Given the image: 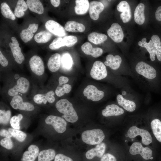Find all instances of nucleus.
<instances>
[{"label": "nucleus", "mask_w": 161, "mask_h": 161, "mask_svg": "<svg viewBox=\"0 0 161 161\" xmlns=\"http://www.w3.org/2000/svg\"><path fill=\"white\" fill-rule=\"evenodd\" d=\"M55 107L59 112L63 114L62 117L67 121L74 123L78 120V116L72 104L67 99L59 100L56 103Z\"/></svg>", "instance_id": "f257e3e1"}, {"label": "nucleus", "mask_w": 161, "mask_h": 161, "mask_svg": "<svg viewBox=\"0 0 161 161\" xmlns=\"http://www.w3.org/2000/svg\"><path fill=\"white\" fill-rule=\"evenodd\" d=\"M105 138L103 131L98 129L84 131L81 134L82 141L90 145H97L101 143Z\"/></svg>", "instance_id": "f03ea898"}, {"label": "nucleus", "mask_w": 161, "mask_h": 161, "mask_svg": "<svg viewBox=\"0 0 161 161\" xmlns=\"http://www.w3.org/2000/svg\"><path fill=\"white\" fill-rule=\"evenodd\" d=\"M128 136L133 139L136 136L140 135L141 137L142 143L145 145H148L152 141V139L150 133L147 130L139 128L133 126L129 129L127 132Z\"/></svg>", "instance_id": "7ed1b4c3"}, {"label": "nucleus", "mask_w": 161, "mask_h": 161, "mask_svg": "<svg viewBox=\"0 0 161 161\" xmlns=\"http://www.w3.org/2000/svg\"><path fill=\"white\" fill-rule=\"evenodd\" d=\"M135 70L138 74L148 79H154L157 76V73L156 69L143 61H140L137 64Z\"/></svg>", "instance_id": "20e7f679"}, {"label": "nucleus", "mask_w": 161, "mask_h": 161, "mask_svg": "<svg viewBox=\"0 0 161 161\" xmlns=\"http://www.w3.org/2000/svg\"><path fill=\"white\" fill-rule=\"evenodd\" d=\"M45 123L52 125L58 133H62L66 129L67 123L61 117L55 115H49L45 120Z\"/></svg>", "instance_id": "39448f33"}, {"label": "nucleus", "mask_w": 161, "mask_h": 161, "mask_svg": "<svg viewBox=\"0 0 161 161\" xmlns=\"http://www.w3.org/2000/svg\"><path fill=\"white\" fill-rule=\"evenodd\" d=\"M30 85L28 80L24 77H20L17 80L16 85L8 90V94L9 95L13 97L18 95L19 93H25L28 91Z\"/></svg>", "instance_id": "423d86ee"}, {"label": "nucleus", "mask_w": 161, "mask_h": 161, "mask_svg": "<svg viewBox=\"0 0 161 161\" xmlns=\"http://www.w3.org/2000/svg\"><path fill=\"white\" fill-rule=\"evenodd\" d=\"M90 75L92 78L97 80L104 78L107 75L105 65L101 61H95L91 70Z\"/></svg>", "instance_id": "0eeeda50"}, {"label": "nucleus", "mask_w": 161, "mask_h": 161, "mask_svg": "<svg viewBox=\"0 0 161 161\" xmlns=\"http://www.w3.org/2000/svg\"><path fill=\"white\" fill-rule=\"evenodd\" d=\"M129 152L132 155L140 154L145 160H148L152 157V151L148 147H143L141 144L138 142L133 143L129 149Z\"/></svg>", "instance_id": "6e6552de"}, {"label": "nucleus", "mask_w": 161, "mask_h": 161, "mask_svg": "<svg viewBox=\"0 0 161 161\" xmlns=\"http://www.w3.org/2000/svg\"><path fill=\"white\" fill-rule=\"evenodd\" d=\"M10 105L14 109L21 110L31 111L35 109L32 104L28 102H24L22 97L18 95L13 97Z\"/></svg>", "instance_id": "1a4fd4ad"}, {"label": "nucleus", "mask_w": 161, "mask_h": 161, "mask_svg": "<svg viewBox=\"0 0 161 161\" xmlns=\"http://www.w3.org/2000/svg\"><path fill=\"white\" fill-rule=\"evenodd\" d=\"M83 94L88 100L94 101H98L102 99L104 95V92L99 90L92 85H88L84 89Z\"/></svg>", "instance_id": "9d476101"}, {"label": "nucleus", "mask_w": 161, "mask_h": 161, "mask_svg": "<svg viewBox=\"0 0 161 161\" xmlns=\"http://www.w3.org/2000/svg\"><path fill=\"white\" fill-rule=\"evenodd\" d=\"M29 64L31 71L38 76L42 75L44 72V66L41 58L37 55L32 56L29 61Z\"/></svg>", "instance_id": "9b49d317"}, {"label": "nucleus", "mask_w": 161, "mask_h": 161, "mask_svg": "<svg viewBox=\"0 0 161 161\" xmlns=\"http://www.w3.org/2000/svg\"><path fill=\"white\" fill-rule=\"evenodd\" d=\"M109 36L115 42H121L123 38L124 34L121 26L117 23L112 24L108 30Z\"/></svg>", "instance_id": "f8f14e48"}, {"label": "nucleus", "mask_w": 161, "mask_h": 161, "mask_svg": "<svg viewBox=\"0 0 161 161\" xmlns=\"http://www.w3.org/2000/svg\"><path fill=\"white\" fill-rule=\"evenodd\" d=\"M45 27L49 31L58 36L62 37L66 34L64 28L54 20L48 21L45 24Z\"/></svg>", "instance_id": "ddd939ff"}, {"label": "nucleus", "mask_w": 161, "mask_h": 161, "mask_svg": "<svg viewBox=\"0 0 161 161\" xmlns=\"http://www.w3.org/2000/svg\"><path fill=\"white\" fill-rule=\"evenodd\" d=\"M12 42L9 43L13 56L15 61L18 64H21L24 60V57L21 52V49L16 38L13 37L11 38Z\"/></svg>", "instance_id": "4468645a"}, {"label": "nucleus", "mask_w": 161, "mask_h": 161, "mask_svg": "<svg viewBox=\"0 0 161 161\" xmlns=\"http://www.w3.org/2000/svg\"><path fill=\"white\" fill-rule=\"evenodd\" d=\"M117 10L122 12L120 17L123 22L126 23L128 22L131 17L130 7L128 3L126 1L120 2L117 6Z\"/></svg>", "instance_id": "2eb2a0df"}, {"label": "nucleus", "mask_w": 161, "mask_h": 161, "mask_svg": "<svg viewBox=\"0 0 161 161\" xmlns=\"http://www.w3.org/2000/svg\"><path fill=\"white\" fill-rule=\"evenodd\" d=\"M104 6L100 2L93 1L89 4V13L91 19L97 20L100 13L103 10Z\"/></svg>", "instance_id": "dca6fc26"}, {"label": "nucleus", "mask_w": 161, "mask_h": 161, "mask_svg": "<svg viewBox=\"0 0 161 161\" xmlns=\"http://www.w3.org/2000/svg\"><path fill=\"white\" fill-rule=\"evenodd\" d=\"M106 147L105 143L101 142L97 144L95 148L88 151L86 154V157L89 160H91L95 156L101 157L105 152Z\"/></svg>", "instance_id": "f3484780"}, {"label": "nucleus", "mask_w": 161, "mask_h": 161, "mask_svg": "<svg viewBox=\"0 0 161 161\" xmlns=\"http://www.w3.org/2000/svg\"><path fill=\"white\" fill-rule=\"evenodd\" d=\"M39 151V148L37 146L30 145L28 147V150L24 153L21 160L22 161H35L38 156Z\"/></svg>", "instance_id": "a211bd4d"}, {"label": "nucleus", "mask_w": 161, "mask_h": 161, "mask_svg": "<svg viewBox=\"0 0 161 161\" xmlns=\"http://www.w3.org/2000/svg\"><path fill=\"white\" fill-rule=\"evenodd\" d=\"M38 24L35 23L30 24L28 27L22 30L20 36L22 40L25 43L30 41L32 38L34 34L38 28Z\"/></svg>", "instance_id": "6ab92c4d"}, {"label": "nucleus", "mask_w": 161, "mask_h": 161, "mask_svg": "<svg viewBox=\"0 0 161 161\" xmlns=\"http://www.w3.org/2000/svg\"><path fill=\"white\" fill-rule=\"evenodd\" d=\"M81 49L83 52L87 55H90L94 58L101 56L103 52L102 49L100 48H93L89 42H86L82 45Z\"/></svg>", "instance_id": "aec40b11"}, {"label": "nucleus", "mask_w": 161, "mask_h": 161, "mask_svg": "<svg viewBox=\"0 0 161 161\" xmlns=\"http://www.w3.org/2000/svg\"><path fill=\"white\" fill-rule=\"evenodd\" d=\"M124 113V111L122 109L114 104L107 105L102 111V115L106 117L119 116Z\"/></svg>", "instance_id": "412c9836"}, {"label": "nucleus", "mask_w": 161, "mask_h": 161, "mask_svg": "<svg viewBox=\"0 0 161 161\" xmlns=\"http://www.w3.org/2000/svg\"><path fill=\"white\" fill-rule=\"evenodd\" d=\"M61 58L58 53L53 54L49 58L47 62V66L50 71L55 72L59 69L61 64Z\"/></svg>", "instance_id": "4be33fe9"}, {"label": "nucleus", "mask_w": 161, "mask_h": 161, "mask_svg": "<svg viewBox=\"0 0 161 161\" xmlns=\"http://www.w3.org/2000/svg\"><path fill=\"white\" fill-rule=\"evenodd\" d=\"M138 44L141 47H145L149 53L150 58L151 60L154 61L155 59V56L156 55V49L154 43L151 40H150L149 42H146V38H143L141 41H139Z\"/></svg>", "instance_id": "5701e85b"}, {"label": "nucleus", "mask_w": 161, "mask_h": 161, "mask_svg": "<svg viewBox=\"0 0 161 161\" xmlns=\"http://www.w3.org/2000/svg\"><path fill=\"white\" fill-rule=\"evenodd\" d=\"M106 61L104 62V64L113 70L118 69L122 62L121 57L118 55L114 56L112 54L108 55L106 58Z\"/></svg>", "instance_id": "b1692460"}, {"label": "nucleus", "mask_w": 161, "mask_h": 161, "mask_svg": "<svg viewBox=\"0 0 161 161\" xmlns=\"http://www.w3.org/2000/svg\"><path fill=\"white\" fill-rule=\"evenodd\" d=\"M145 5L142 3L139 4L136 7L134 13V19L138 24H143L145 21L144 13Z\"/></svg>", "instance_id": "393cba45"}, {"label": "nucleus", "mask_w": 161, "mask_h": 161, "mask_svg": "<svg viewBox=\"0 0 161 161\" xmlns=\"http://www.w3.org/2000/svg\"><path fill=\"white\" fill-rule=\"evenodd\" d=\"M117 100L118 104L127 111L132 112L135 110L136 105L134 102L125 99L120 94L117 96Z\"/></svg>", "instance_id": "a878e982"}, {"label": "nucleus", "mask_w": 161, "mask_h": 161, "mask_svg": "<svg viewBox=\"0 0 161 161\" xmlns=\"http://www.w3.org/2000/svg\"><path fill=\"white\" fill-rule=\"evenodd\" d=\"M65 30L72 32H83L85 30V26L82 24L76 21H70L67 22L64 26Z\"/></svg>", "instance_id": "bb28decb"}, {"label": "nucleus", "mask_w": 161, "mask_h": 161, "mask_svg": "<svg viewBox=\"0 0 161 161\" xmlns=\"http://www.w3.org/2000/svg\"><path fill=\"white\" fill-rule=\"evenodd\" d=\"M75 4V11L78 15L86 13L89 8V4L87 0H76Z\"/></svg>", "instance_id": "cd10ccee"}, {"label": "nucleus", "mask_w": 161, "mask_h": 161, "mask_svg": "<svg viewBox=\"0 0 161 161\" xmlns=\"http://www.w3.org/2000/svg\"><path fill=\"white\" fill-rule=\"evenodd\" d=\"M26 3L31 11L39 14L43 13L44 7L40 0H28L27 1Z\"/></svg>", "instance_id": "c85d7f7f"}, {"label": "nucleus", "mask_w": 161, "mask_h": 161, "mask_svg": "<svg viewBox=\"0 0 161 161\" xmlns=\"http://www.w3.org/2000/svg\"><path fill=\"white\" fill-rule=\"evenodd\" d=\"M55 152L52 149H45L41 151L38 156V161H51L55 157Z\"/></svg>", "instance_id": "c756f323"}, {"label": "nucleus", "mask_w": 161, "mask_h": 161, "mask_svg": "<svg viewBox=\"0 0 161 161\" xmlns=\"http://www.w3.org/2000/svg\"><path fill=\"white\" fill-rule=\"evenodd\" d=\"M107 39V37L106 35L97 32L91 33L88 36V40L95 44H100Z\"/></svg>", "instance_id": "7c9ffc66"}, {"label": "nucleus", "mask_w": 161, "mask_h": 161, "mask_svg": "<svg viewBox=\"0 0 161 161\" xmlns=\"http://www.w3.org/2000/svg\"><path fill=\"white\" fill-rule=\"evenodd\" d=\"M27 8V4L24 0H19L15 8L14 14L17 17H21L24 15V12L26 11Z\"/></svg>", "instance_id": "2f4dec72"}, {"label": "nucleus", "mask_w": 161, "mask_h": 161, "mask_svg": "<svg viewBox=\"0 0 161 161\" xmlns=\"http://www.w3.org/2000/svg\"><path fill=\"white\" fill-rule=\"evenodd\" d=\"M151 125L155 137L161 142V121L158 119H154L151 121Z\"/></svg>", "instance_id": "473e14b6"}, {"label": "nucleus", "mask_w": 161, "mask_h": 161, "mask_svg": "<svg viewBox=\"0 0 161 161\" xmlns=\"http://www.w3.org/2000/svg\"><path fill=\"white\" fill-rule=\"evenodd\" d=\"M52 35L49 32L42 31L37 33L34 36V39L38 43H44L48 42L51 39Z\"/></svg>", "instance_id": "72a5a7b5"}, {"label": "nucleus", "mask_w": 161, "mask_h": 161, "mask_svg": "<svg viewBox=\"0 0 161 161\" xmlns=\"http://www.w3.org/2000/svg\"><path fill=\"white\" fill-rule=\"evenodd\" d=\"M0 7L1 13L3 16L12 20H14L16 19L14 14L6 3H2L1 4Z\"/></svg>", "instance_id": "f704fd0d"}, {"label": "nucleus", "mask_w": 161, "mask_h": 161, "mask_svg": "<svg viewBox=\"0 0 161 161\" xmlns=\"http://www.w3.org/2000/svg\"><path fill=\"white\" fill-rule=\"evenodd\" d=\"M61 62L64 68L69 69L73 64V61L70 55L67 53L64 54L61 58Z\"/></svg>", "instance_id": "c9c22d12"}, {"label": "nucleus", "mask_w": 161, "mask_h": 161, "mask_svg": "<svg viewBox=\"0 0 161 161\" xmlns=\"http://www.w3.org/2000/svg\"><path fill=\"white\" fill-rule=\"evenodd\" d=\"M8 131L13 137L20 142H23L27 136L25 133L18 130L9 128Z\"/></svg>", "instance_id": "e433bc0d"}, {"label": "nucleus", "mask_w": 161, "mask_h": 161, "mask_svg": "<svg viewBox=\"0 0 161 161\" xmlns=\"http://www.w3.org/2000/svg\"><path fill=\"white\" fill-rule=\"evenodd\" d=\"M151 39L156 48L157 58L159 61H161V46L160 38L157 35H154L152 36Z\"/></svg>", "instance_id": "4c0bfd02"}, {"label": "nucleus", "mask_w": 161, "mask_h": 161, "mask_svg": "<svg viewBox=\"0 0 161 161\" xmlns=\"http://www.w3.org/2000/svg\"><path fill=\"white\" fill-rule=\"evenodd\" d=\"M72 86L68 84L63 85L62 86L58 85L55 90V93L57 96L60 97L64 95L65 94H68L72 89Z\"/></svg>", "instance_id": "58836bf2"}, {"label": "nucleus", "mask_w": 161, "mask_h": 161, "mask_svg": "<svg viewBox=\"0 0 161 161\" xmlns=\"http://www.w3.org/2000/svg\"><path fill=\"white\" fill-rule=\"evenodd\" d=\"M11 115L10 110L5 111L0 110V123L1 124H7L9 121Z\"/></svg>", "instance_id": "ea45409f"}, {"label": "nucleus", "mask_w": 161, "mask_h": 161, "mask_svg": "<svg viewBox=\"0 0 161 161\" xmlns=\"http://www.w3.org/2000/svg\"><path fill=\"white\" fill-rule=\"evenodd\" d=\"M23 118V115L21 114L12 117L10 120V123L11 127L14 129H20V121Z\"/></svg>", "instance_id": "a19ab883"}, {"label": "nucleus", "mask_w": 161, "mask_h": 161, "mask_svg": "<svg viewBox=\"0 0 161 161\" xmlns=\"http://www.w3.org/2000/svg\"><path fill=\"white\" fill-rule=\"evenodd\" d=\"M65 46L63 38L58 37L55 39L52 43L49 45V48L53 50L59 49L61 47Z\"/></svg>", "instance_id": "79ce46f5"}, {"label": "nucleus", "mask_w": 161, "mask_h": 161, "mask_svg": "<svg viewBox=\"0 0 161 161\" xmlns=\"http://www.w3.org/2000/svg\"><path fill=\"white\" fill-rule=\"evenodd\" d=\"M65 46L68 47L73 46L78 41L77 38L73 35L65 36L63 38Z\"/></svg>", "instance_id": "37998d69"}, {"label": "nucleus", "mask_w": 161, "mask_h": 161, "mask_svg": "<svg viewBox=\"0 0 161 161\" xmlns=\"http://www.w3.org/2000/svg\"><path fill=\"white\" fill-rule=\"evenodd\" d=\"M1 145L7 149H11L13 147V143L10 138H4L0 142Z\"/></svg>", "instance_id": "c03bdc74"}, {"label": "nucleus", "mask_w": 161, "mask_h": 161, "mask_svg": "<svg viewBox=\"0 0 161 161\" xmlns=\"http://www.w3.org/2000/svg\"><path fill=\"white\" fill-rule=\"evenodd\" d=\"M34 102L38 104H41L43 103L46 104L47 102L45 95L37 94L35 95L33 97Z\"/></svg>", "instance_id": "a18cd8bd"}, {"label": "nucleus", "mask_w": 161, "mask_h": 161, "mask_svg": "<svg viewBox=\"0 0 161 161\" xmlns=\"http://www.w3.org/2000/svg\"><path fill=\"white\" fill-rule=\"evenodd\" d=\"M54 161H73L70 158L61 154H57L54 159Z\"/></svg>", "instance_id": "49530a36"}, {"label": "nucleus", "mask_w": 161, "mask_h": 161, "mask_svg": "<svg viewBox=\"0 0 161 161\" xmlns=\"http://www.w3.org/2000/svg\"><path fill=\"white\" fill-rule=\"evenodd\" d=\"M100 161H117V160L113 155L107 153L103 155L101 158Z\"/></svg>", "instance_id": "de8ad7c7"}, {"label": "nucleus", "mask_w": 161, "mask_h": 161, "mask_svg": "<svg viewBox=\"0 0 161 161\" xmlns=\"http://www.w3.org/2000/svg\"><path fill=\"white\" fill-rule=\"evenodd\" d=\"M54 94V92L52 90L48 91L45 94L47 102L50 103H52L54 102L55 100Z\"/></svg>", "instance_id": "09e8293b"}, {"label": "nucleus", "mask_w": 161, "mask_h": 161, "mask_svg": "<svg viewBox=\"0 0 161 161\" xmlns=\"http://www.w3.org/2000/svg\"><path fill=\"white\" fill-rule=\"evenodd\" d=\"M0 63L4 67L6 66L8 64V62L4 56L3 55L1 51H0Z\"/></svg>", "instance_id": "8fccbe9b"}, {"label": "nucleus", "mask_w": 161, "mask_h": 161, "mask_svg": "<svg viewBox=\"0 0 161 161\" xmlns=\"http://www.w3.org/2000/svg\"><path fill=\"white\" fill-rule=\"evenodd\" d=\"M0 135L1 136L4 137L6 138H11L12 137V136L8 131L4 129H1L0 130Z\"/></svg>", "instance_id": "3c124183"}, {"label": "nucleus", "mask_w": 161, "mask_h": 161, "mask_svg": "<svg viewBox=\"0 0 161 161\" xmlns=\"http://www.w3.org/2000/svg\"><path fill=\"white\" fill-rule=\"evenodd\" d=\"M68 78L65 76H60L58 79V85L61 86L67 83L69 81Z\"/></svg>", "instance_id": "603ef678"}, {"label": "nucleus", "mask_w": 161, "mask_h": 161, "mask_svg": "<svg viewBox=\"0 0 161 161\" xmlns=\"http://www.w3.org/2000/svg\"><path fill=\"white\" fill-rule=\"evenodd\" d=\"M155 16L157 20L161 21V6H159L157 8L155 12Z\"/></svg>", "instance_id": "864d4df0"}, {"label": "nucleus", "mask_w": 161, "mask_h": 161, "mask_svg": "<svg viewBox=\"0 0 161 161\" xmlns=\"http://www.w3.org/2000/svg\"><path fill=\"white\" fill-rule=\"evenodd\" d=\"M50 1L52 4L55 7H58L60 2L59 0H51Z\"/></svg>", "instance_id": "5fc2aeb1"}, {"label": "nucleus", "mask_w": 161, "mask_h": 161, "mask_svg": "<svg viewBox=\"0 0 161 161\" xmlns=\"http://www.w3.org/2000/svg\"><path fill=\"white\" fill-rule=\"evenodd\" d=\"M19 76L18 74H16L14 76V78L15 79H17L19 78Z\"/></svg>", "instance_id": "6e6d98bb"}, {"label": "nucleus", "mask_w": 161, "mask_h": 161, "mask_svg": "<svg viewBox=\"0 0 161 161\" xmlns=\"http://www.w3.org/2000/svg\"><path fill=\"white\" fill-rule=\"evenodd\" d=\"M122 94L123 95H125L126 94V92L125 91H123L122 92Z\"/></svg>", "instance_id": "4d7b16f0"}, {"label": "nucleus", "mask_w": 161, "mask_h": 161, "mask_svg": "<svg viewBox=\"0 0 161 161\" xmlns=\"http://www.w3.org/2000/svg\"><path fill=\"white\" fill-rule=\"evenodd\" d=\"M153 158V157H151L150 158V159L152 160Z\"/></svg>", "instance_id": "13d9d810"}]
</instances>
